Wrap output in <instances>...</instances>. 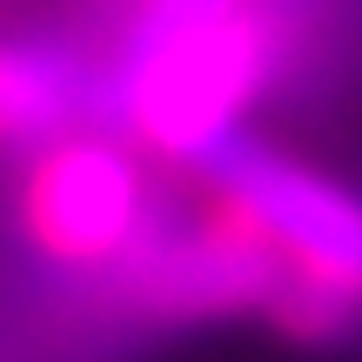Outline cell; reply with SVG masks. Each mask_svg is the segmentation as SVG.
Masks as SVG:
<instances>
[{
    "label": "cell",
    "instance_id": "obj_6",
    "mask_svg": "<svg viewBox=\"0 0 362 362\" xmlns=\"http://www.w3.org/2000/svg\"><path fill=\"white\" fill-rule=\"evenodd\" d=\"M235 7V0H141V13H134L128 40H155V34H175V27H194L208 21V13Z\"/></svg>",
    "mask_w": 362,
    "mask_h": 362
},
{
    "label": "cell",
    "instance_id": "obj_5",
    "mask_svg": "<svg viewBox=\"0 0 362 362\" xmlns=\"http://www.w3.org/2000/svg\"><path fill=\"white\" fill-rule=\"evenodd\" d=\"M101 107V81L54 40H0V148L34 155L61 134L88 128Z\"/></svg>",
    "mask_w": 362,
    "mask_h": 362
},
{
    "label": "cell",
    "instance_id": "obj_3",
    "mask_svg": "<svg viewBox=\"0 0 362 362\" xmlns=\"http://www.w3.org/2000/svg\"><path fill=\"white\" fill-rule=\"evenodd\" d=\"M282 288V262L262 228L208 194L194 221H148V235L121 255V296L148 322H221V315H269Z\"/></svg>",
    "mask_w": 362,
    "mask_h": 362
},
{
    "label": "cell",
    "instance_id": "obj_4",
    "mask_svg": "<svg viewBox=\"0 0 362 362\" xmlns=\"http://www.w3.org/2000/svg\"><path fill=\"white\" fill-rule=\"evenodd\" d=\"M148 181L115 134L74 128L34 148L21 175V228L67 269H107L148 235Z\"/></svg>",
    "mask_w": 362,
    "mask_h": 362
},
{
    "label": "cell",
    "instance_id": "obj_2",
    "mask_svg": "<svg viewBox=\"0 0 362 362\" xmlns=\"http://www.w3.org/2000/svg\"><path fill=\"white\" fill-rule=\"evenodd\" d=\"M194 175L262 228L288 288H322L362 315V194L349 181L282 155L248 128L221 134Z\"/></svg>",
    "mask_w": 362,
    "mask_h": 362
},
{
    "label": "cell",
    "instance_id": "obj_1",
    "mask_svg": "<svg viewBox=\"0 0 362 362\" xmlns=\"http://www.w3.org/2000/svg\"><path fill=\"white\" fill-rule=\"evenodd\" d=\"M269 67H275L269 7L235 0V7L208 13L194 27L128 40L107 94H115L121 128H134L141 148L194 168L221 134L242 128V107L262 94Z\"/></svg>",
    "mask_w": 362,
    "mask_h": 362
}]
</instances>
